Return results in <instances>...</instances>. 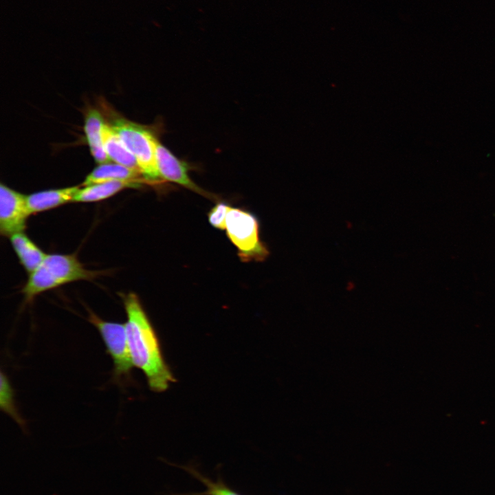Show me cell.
<instances>
[{
	"instance_id": "cell-4",
	"label": "cell",
	"mask_w": 495,
	"mask_h": 495,
	"mask_svg": "<svg viewBox=\"0 0 495 495\" xmlns=\"http://www.w3.org/2000/svg\"><path fill=\"white\" fill-rule=\"evenodd\" d=\"M225 230L243 262L263 261L268 256L269 251L260 239L258 219L252 213L231 207Z\"/></svg>"
},
{
	"instance_id": "cell-6",
	"label": "cell",
	"mask_w": 495,
	"mask_h": 495,
	"mask_svg": "<svg viewBox=\"0 0 495 495\" xmlns=\"http://www.w3.org/2000/svg\"><path fill=\"white\" fill-rule=\"evenodd\" d=\"M30 215L26 195L1 184L0 232L1 235L10 237L14 234L23 232Z\"/></svg>"
},
{
	"instance_id": "cell-2",
	"label": "cell",
	"mask_w": 495,
	"mask_h": 495,
	"mask_svg": "<svg viewBox=\"0 0 495 495\" xmlns=\"http://www.w3.org/2000/svg\"><path fill=\"white\" fill-rule=\"evenodd\" d=\"M100 274L85 268L75 254H47L38 268L29 274L22 293L25 300L30 302L44 292L74 281L93 280Z\"/></svg>"
},
{
	"instance_id": "cell-11",
	"label": "cell",
	"mask_w": 495,
	"mask_h": 495,
	"mask_svg": "<svg viewBox=\"0 0 495 495\" xmlns=\"http://www.w3.org/2000/svg\"><path fill=\"white\" fill-rule=\"evenodd\" d=\"M141 176L143 177L139 170L131 169L115 162H107L100 164L89 173L82 182V186H85L116 180L147 182L144 179H140Z\"/></svg>"
},
{
	"instance_id": "cell-16",
	"label": "cell",
	"mask_w": 495,
	"mask_h": 495,
	"mask_svg": "<svg viewBox=\"0 0 495 495\" xmlns=\"http://www.w3.org/2000/svg\"><path fill=\"white\" fill-rule=\"evenodd\" d=\"M230 208L226 203H217L208 214L210 224L215 228L225 230L226 217Z\"/></svg>"
},
{
	"instance_id": "cell-7",
	"label": "cell",
	"mask_w": 495,
	"mask_h": 495,
	"mask_svg": "<svg viewBox=\"0 0 495 495\" xmlns=\"http://www.w3.org/2000/svg\"><path fill=\"white\" fill-rule=\"evenodd\" d=\"M155 155L162 179L176 183L210 199H216L215 195L200 188L190 178L188 164L175 156L158 139L155 143Z\"/></svg>"
},
{
	"instance_id": "cell-8",
	"label": "cell",
	"mask_w": 495,
	"mask_h": 495,
	"mask_svg": "<svg viewBox=\"0 0 495 495\" xmlns=\"http://www.w3.org/2000/svg\"><path fill=\"white\" fill-rule=\"evenodd\" d=\"M79 186L50 189L26 195L27 206L30 214L51 210L73 202Z\"/></svg>"
},
{
	"instance_id": "cell-14",
	"label": "cell",
	"mask_w": 495,
	"mask_h": 495,
	"mask_svg": "<svg viewBox=\"0 0 495 495\" xmlns=\"http://www.w3.org/2000/svg\"><path fill=\"white\" fill-rule=\"evenodd\" d=\"M101 131L104 149L110 160L140 171L136 158L126 148L109 124L104 122Z\"/></svg>"
},
{
	"instance_id": "cell-15",
	"label": "cell",
	"mask_w": 495,
	"mask_h": 495,
	"mask_svg": "<svg viewBox=\"0 0 495 495\" xmlns=\"http://www.w3.org/2000/svg\"><path fill=\"white\" fill-rule=\"evenodd\" d=\"M0 408L19 425L21 427L24 426L25 423L15 405L14 390L7 375L3 371L1 372Z\"/></svg>"
},
{
	"instance_id": "cell-3",
	"label": "cell",
	"mask_w": 495,
	"mask_h": 495,
	"mask_svg": "<svg viewBox=\"0 0 495 495\" xmlns=\"http://www.w3.org/2000/svg\"><path fill=\"white\" fill-rule=\"evenodd\" d=\"M109 125L126 148L135 156L144 178L148 182L162 179L156 164L155 143L157 139L148 128L122 118Z\"/></svg>"
},
{
	"instance_id": "cell-5",
	"label": "cell",
	"mask_w": 495,
	"mask_h": 495,
	"mask_svg": "<svg viewBox=\"0 0 495 495\" xmlns=\"http://www.w3.org/2000/svg\"><path fill=\"white\" fill-rule=\"evenodd\" d=\"M88 320L98 329L113 363L116 382H126L134 367L129 351L125 324L106 321L89 311Z\"/></svg>"
},
{
	"instance_id": "cell-12",
	"label": "cell",
	"mask_w": 495,
	"mask_h": 495,
	"mask_svg": "<svg viewBox=\"0 0 495 495\" xmlns=\"http://www.w3.org/2000/svg\"><path fill=\"white\" fill-rule=\"evenodd\" d=\"M104 123V119L98 111L90 109L87 111L85 119L84 130L91 153L98 164L110 162L104 149L102 137L101 130Z\"/></svg>"
},
{
	"instance_id": "cell-1",
	"label": "cell",
	"mask_w": 495,
	"mask_h": 495,
	"mask_svg": "<svg viewBox=\"0 0 495 495\" xmlns=\"http://www.w3.org/2000/svg\"><path fill=\"white\" fill-rule=\"evenodd\" d=\"M122 298L133 364L144 373L151 390L164 391L175 379L164 359L155 329L135 294L129 293Z\"/></svg>"
},
{
	"instance_id": "cell-10",
	"label": "cell",
	"mask_w": 495,
	"mask_h": 495,
	"mask_svg": "<svg viewBox=\"0 0 495 495\" xmlns=\"http://www.w3.org/2000/svg\"><path fill=\"white\" fill-rule=\"evenodd\" d=\"M144 182L116 180L94 184L79 188L73 202H96L108 199L127 188H137Z\"/></svg>"
},
{
	"instance_id": "cell-13",
	"label": "cell",
	"mask_w": 495,
	"mask_h": 495,
	"mask_svg": "<svg viewBox=\"0 0 495 495\" xmlns=\"http://www.w3.org/2000/svg\"><path fill=\"white\" fill-rule=\"evenodd\" d=\"M10 239L21 264L29 274L38 268L47 256L23 232L12 235Z\"/></svg>"
},
{
	"instance_id": "cell-9",
	"label": "cell",
	"mask_w": 495,
	"mask_h": 495,
	"mask_svg": "<svg viewBox=\"0 0 495 495\" xmlns=\"http://www.w3.org/2000/svg\"><path fill=\"white\" fill-rule=\"evenodd\" d=\"M168 464L185 471L192 478L204 485L206 490L204 492H199L169 493L166 495H243L230 486L224 481L219 468H217V478L216 480H213L210 476L204 474L197 466L192 463L179 465L168 463Z\"/></svg>"
}]
</instances>
